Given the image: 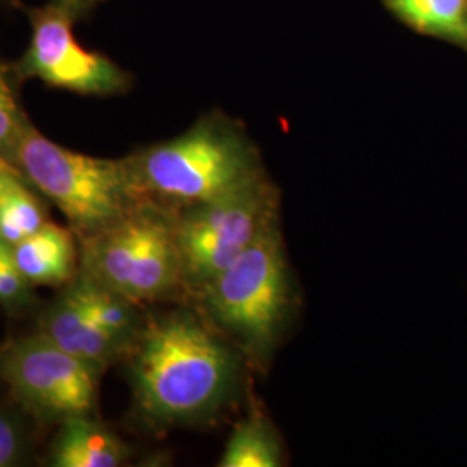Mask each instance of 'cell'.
<instances>
[{"label": "cell", "instance_id": "3", "mask_svg": "<svg viewBox=\"0 0 467 467\" xmlns=\"http://www.w3.org/2000/svg\"><path fill=\"white\" fill-rule=\"evenodd\" d=\"M139 194L170 212L218 200L267 175L231 119L208 115L184 134L127 156Z\"/></svg>", "mask_w": 467, "mask_h": 467}, {"label": "cell", "instance_id": "4", "mask_svg": "<svg viewBox=\"0 0 467 467\" xmlns=\"http://www.w3.org/2000/svg\"><path fill=\"white\" fill-rule=\"evenodd\" d=\"M9 163L65 215L78 241L144 202L127 158L108 160L67 150L34 125L21 137Z\"/></svg>", "mask_w": 467, "mask_h": 467}, {"label": "cell", "instance_id": "18", "mask_svg": "<svg viewBox=\"0 0 467 467\" xmlns=\"http://www.w3.org/2000/svg\"><path fill=\"white\" fill-rule=\"evenodd\" d=\"M52 5H56L57 9L65 11L67 16L73 17L75 21H78L80 17L88 15L100 0H49Z\"/></svg>", "mask_w": 467, "mask_h": 467}, {"label": "cell", "instance_id": "2", "mask_svg": "<svg viewBox=\"0 0 467 467\" xmlns=\"http://www.w3.org/2000/svg\"><path fill=\"white\" fill-rule=\"evenodd\" d=\"M192 300L201 317L233 343L250 370L267 374L300 310L281 222L204 284Z\"/></svg>", "mask_w": 467, "mask_h": 467}, {"label": "cell", "instance_id": "6", "mask_svg": "<svg viewBox=\"0 0 467 467\" xmlns=\"http://www.w3.org/2000/svg\"><path fill=\"white\" fill-rule=\"evenodd\" d=\"M187 296L229 267L281 222V192L268 175L218 200L173 212Z\"/></svg>", "mask_w": 467, "mask_h": 467}, {"label": "cell", "instance_id": "5", "mask_svg": "<svg viewBox=\"0 0 467 467\" xmlns=\"http://www.w3.org/2000/svg\"><path fill=\"white\" fill-rule=\"evenodd\" d=\"M78 244V274L140 306L187 296L173 212L152 201Z\"/></svg>", "mask_w": 467, "mask_h": 467}, {"label": "cell", "instance_id": "11", "mask_svg": "<svg viewBox=\"0 0 467 467\" xmlns=\"http://www.w3.org/2000/svg\"><path fill=\"white\" fill-rule=\"evenodd\" d=\"M132 457L130 447L92 414L59 422L52 440L49 464L54 467H119Z\"/></svg>", "mask_w": 467, "mask_h": 467}, {"label": "cell", "instance_id": "8", "mask_svg": "<svg viewBox=\"0 0 467 467\" xmlns=\"http://www.w3.org/2000/svg\"><path fill=\"white\" fill-rule=\"evenodd\" d=\"M30 44L17 61L21 78H35L80 96L109 98L130 87L125 69L104 54L85 49L75 38L77 23L52 4L32 9Z\"/></svg>", "mask_w": 467, "mask_h": 467}, {"label": "cell", "instance_id": "7", "mask_svg": "<svg viewBox=\"0 0 467 467\" xmlns=\"http://www.w3.org/2000/svg\"><path fill=\"white\" fill-rule=\"evenodd\" d=\"M102 370L69 355L44 334L0 347V381L17 403L42 420L92 414Z\"/></svg>", "mask_w": 467, "mask_h": 467}, {"label": "cell", "instance_id": "9", "mask_svg": "<svg viewBox=\"0 0 467 467\" xmlns=\"http://www.w3.org/2000/svg\"><path fill=\"white\" fill-rule=\"evenodd\" d=\"M40 334L69 355L100 370L118 360H125L129 353L117 337L88 317L67 291L44 314Z\"/></svg>", "mask_w": 467, "mask_h": 467}, {"label": "cell", "instance_id": "12", "mask_svg": "<svg viewBox=\"0 0 467 467\" xmlns=\"http://www.w3.org/2000/svg\"><path fill=\"white\" fill-rule=\"evenodd\" d=\"M65 291L88 317L130 351L148 320L140 305L82 274L65 285Z\"/></svg>", "mask_w": 467, "mask_h": 467}, {"label": "cell", "instance_id": "10", "mask_svg": "<svg viewBox=\"0 0 467 467\" xmlns=\"http://www.w3.org/2000/svg\"><path fill=\"white\" fill-rule=\"evenodd\" d=\"M17 268L32 285L61 287L80 270L78 237L69 227L47 222L42 229L11 246Z\"/></svg>", "mask_w": 467, "mask_h": 467}, {"label": "cell", "instance_id": "19", "mask_svg": "<svg viewBox=\"0 0 467 467\" xmlns=\"http://www.w3.org/2000/svg\"><path fill=\"white\" fill-rule=\"evenodd\" d=\"M15 168L13 163H9L5 158H0V189H2V185L5 182V177L9 175V171Z\"/></svg>", "mask_w": 467, "mask_h": 467}, {"label": "cell", "instance_id": "14", "mask_svg": "<svg viewBox=\"0 0 467 467\" xmlns=\"http://www.w3.org/2000/svg\"><path fill=\"white\" fill-rule=\"evenodd\" d=\"M38 194L16 167L5 177L0 189V239L9 246L21 243L49 222L47 208Z\"/></svg>", "mask_w": 467, "mask_h": 467}, {"label": "cell", "instance_id": "13", "mask_svg": "<svg viewBox=\"0 0 467 467\" xmlns=\"http://www.w3.org/2000/svg\"><path fill=\"white\" fill-rule=\"evenodd\" d=\"M283 438L272 419L258 405L235 422L225 443L220 467H281L285 464Z\"/></svg>", "mask_w": 467, "mask_h": 467}, {"label": "cell", "instance_id": "17", "mask_svg": "<svg viewBox=\"0 0 467 467\" xmlns=\"http://www.w3.org/2000/svg\"><path fill=\"white\" fill-rule=\"evenodd\" d=\"M26 449L21 420L0 407V467L17 466L25 459Z\"/></svg>", "mask_w": 467, "mask_h": 467}, {"label": "cell", "instance_id": "16", "mask_svg": "<svg viewBox=\"0 0 467 467\" xmlns=\"http://www.w3.org/2000/svg\"><path fill=\"white\" fill-rule=\"evenodd\" d=\"M32 127L16 99L5 71L0 67V158L9 161L21 137Z\"/></svg>", "mask_w": 467, "mask_h": 467}, {"label": "cell", "instance_id": "20", "mask_svg": "<svg viewBox=\"0 0 467 467\" xmlns=\"http://www.w3.org/2000/svg\"><path fill=\"white\" fill-rule=\"evenodd\" d=\"M2 244H4V241H2V239H0V250H2Z\"/></svg>", "mask_w": 467, "mask_h": 467}, {"label": "cell", "instance_id": "15", "mask_svg": "<svg viewBox=\"0 0 467 467\" xmlns=\"http://www.w3.org/2000/svg\"><path fill=\"white\" fill-rule=\"evenodd\" d=\"M418 30L467 44V0H388Z\"/></svg>", "mask_w": 467, "mask_h": 467}, {"label": "cell", "instance_id": "1", "mask_svg": "<svg viewBox=\"0 0 467 467\" xmlns=\"http://www.w3.org/2000/svg\"><path fill=\"white\" fill-rule=\"evenodd\" d=\"M125 360L135 410L156 430L212 424L241 400L250 372L198 310L148 317Z\"/></svg>", "mask_w": 467, "mask_h": 467}]
</instances>
